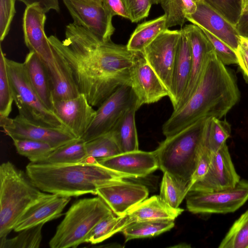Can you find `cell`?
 Wrapping results in <instances>:
<instances>
[{
    "label": "cell",
    "instance_id": "cell-5",
    "mask_svg": "<svg viewBox=\"0 0 248 248\" xmlns=\"http://www.w3.org/2000/svg\"><path fill=\"white\" fill-rule=\"evenodd\" d=\"M27 174L10 161L0 166V240L7 237L19 219L46 195Z\"/></svg>",
    "mask_w": 248,
    "mask_h": 248
},
{
    "label": "cell",
    "instance_id": "cell-48",
    "mask_svg": "<svg viewBox=\"0 0 248 248\" xmlns=\"http://www.w3.org/2000/svg\"><path fill=\"white\" fill-rule=\"evenodd\" d=\"M240 44L248 47V39L240 37Z\"/></svg>",
    "mask_w": 248,
    "mask_h": 248
},
{
    "label": "cell",
    "instance_id": "cell-23",
    "mask_svg": "<svg viewBox=\"0 0 248 248\" xmlns=\"http://www.w3.org/2000/svg\"><path fill=\"white\" fill-rule=\"evenodd\" d=\"M29 81L44 105L52 111V89L46 66L34 52L30 51L23 62Z\"/></svg>",
    "mask_w": 248,
    "mask_h": 248
},
{
    "label": "cell",
    "instance_id": "cell-8",
    "mask_svg": "<svg viewBox=\"0 0 248 248\" xmlns=\"http://www.w3.org/2000/svg\"><path fill=\"white\" fill-rule=\"evenodd\" d=\"M6 63L14 101L19 115L37 125L68 130L40 100L29 81L24 63L6 57Z\"/></svg>",
    "mask_w": 248,
    "mask_h": 248
},
{
    "label": "cell",
    "instance_id": "cell-22",
    "mask_svg": "<svg viewBox=\"0 0 248 248\" xmlns=\"http://www.w3.org/2000/svg\"><path fill=\"white\" fill-rule=\"evenodd\" d=\"M181 30L174 66L171 89L169 98L173 110L178 106L187 87L190 76L192 55L188 38Z\"/></svg>",
    "mask_w": 248,
    "mask_h": 248
},
{
    "label": "cell",
    "instance_id": "cell-9",
    "mask_svg": "<svg viewBox=\"0 0 248 248\" xmlns=\"http://www.w3.org/2000/svg\"><path fill=\"white\" fill-rule=\"evenodd\" d=\"M186 207L194 214H227L238 210L248 200V181L242 179L233 188L212 192L189 190Z\"/></svg>",
    "mask_w": 248,
    "mask_h": 248
},
{
    "label": "cell",
    "instance_id": "cell-37",
    "mask_svg": "<svg viewBox=\"0 0 248 248\" xmlns=\"http://www.w3.org/2000/svg\"><path fill=\"white\" fill-rule=\"evenodd\" d=\"M234 26L243 11V0H203Z\"/></svg>",
    "mask_w": 248,
    "mask_h": 248
},
{
    "label": "cell",
    "instance_id": "cell-40",
    "mask_svg": "<svg viewBox=\"0 0 248 248\" xmlns=\"http://www.w3.org/2000/svg\"><path fill=\"white\" fill-rule=\"evenodd\" d=\"M131 22L137 23L147 17L152 0H121Z\"/></svg>",
    "mask_w": 248,
    "mask_h": 248
},
{
    "label": "cell",
    "instance_id": "cell-13",
    "mask_svg": "<svg viewBox=\"0 0 248 248\" xmlns=\"http://www.w3.org/2000/svg\"><path fill=\"white\" fill-rule=\"evenodd\" d=\"M74 23L89 30L105 41L111 40L115 31L111 16L103 3L89 0H62Z\"/></svg>",
    "mask_w": 248,
    "mask_h": 248
},
{
    "label": "cell",
    "instance_id": "cell-25",
    "mask_svg": "<svg viewBox=\"0 0 248 248\" xmlns=\"http://www.w3.org/2000/svg\"><path fill=\"white\" fill-rule=\"evenodd\" d=\"M184 211L173 208L165 202L159 195L146 199L127 212L133 220L168 219L174 220Z\"/></svg>",
    "mask_w": 248,
    "mask_h": 248
},
{
    "label": "cell",
    "instance_id": "cell-6",
    "mask_svg": "<svg viewBox=\"0 0 248 248\" xmlns=\"http://www.w3.org/2000/svg\"><path fill=\"white\" fill-rule=\"evenodd\" d=\"M46 12L38 4L26 7L23 17L24 41L30 51L35 52L48 70L52 87L63 89L72 82V72L64 59L54 49L45 34Z\"/></svg>",
    "mask_w": 248,
    "mask_h": 248
},
{
    "label": "cell",
    "instance_id": "cell-26",
    "mask_svg": "<svg viewBox=\"0 0 248 248\" xmlns=\"http://www.w3.org/2000/svg\"><path fill=\"white\" fill-rule=\"evenodd\" d=\"M167 29L165 15L139 24L132 33L127 48L132 51L142 52L160 33Z\"/></svg>",
    "mask_w": 248,
    "mask_h": 248
},
{
    "label": "cell",
    "instance_id": "cell-29",
    "mask_svg": "<svg viewBox=\"0 0 248 248\" xmlns=\"http://www.w3.org/2000/svg\"><path fill=\"white\" fill-rule=\"evenodd\" d=\"M134 221L127 213L117 216L114 213L97 223L88 234L85 243L96 244L121 232L129 223Z\"/></svg>",
    "mask_w": 248,
    "mask_h": 248
},
{
    "label": "cell",
    "instance_id": "cell-36",
    "mask_svg": "<svg viewBox=\"0 0 248 248\" xmlns=\"http://www.w3.org/2000/svg\"><path fill=\"white\" fill-rule=\"evenodd\" d=\"M14 98L6 63V57L0 48V118L8 117Z\"/></svg>",
    "mask_w": 248,
    "mask_h": 248
},
{
    "label": "cell",
    "instance_id": "cell-12",
    "mask_svg": "<svg viewBox=\"0 0 248 248\" xmlns=\"http://www.w3.org/2000/svg\"><path fill=\"white\" fill-rule=\"evenodd\" d=\"M0 125L12 139H22L48 143L55 148L76 139L69 130L41 126L32 123L20 115L13 119L0 118Z\"/></svg>",
    "mask_w": 248,
    "mask_h": 248
},
{
    "label": "cell",
    "instance_id": "cell-42",
    "mask_svg": "<svg viewBox=\"0 0 248 248\" xmlns=\"http://www.w3.org/2000/svg\"><path fill=\"white\" fill-rule=\"evenodd\" d=\"M211 159V154L204 146L200 156L196 168L191 178L192 186L202 180L207 173Z\"/></svg>",
    "mask_w": 248,
    "mask_h": 248
},
{
    "label": "cell",
    "instance_id": "cell-20",
    "mask_svg": "<svg viewBox=\"0 0 248 248\" xmlns=\"http://www.w3.org/2000/svg\"><path fill=\"white\" fill-rule=\"evenodd\" d=\"M196 3V11L186 15L187 20L206 30L236 51L240 45V37L235 26L203 0Z\"/></svg>",
    "mask_w": 248,
    "mask_h": 248
},
{
    "label": "cell",
    "instance_id": "cell-38",
    "mask_svg": "<svg viewBox=\"0 0 248 248\" xmlns=\"http://www.w3.org/2000/svg\"><path fill=\"white\" fill-rule=\"evenodd\" d=\"M159 3L166 17V28L183 27L187 21L183 0H160Z\"/></svg>",
    "mask_w": 248,
    "mask_h": 248
},
{
    "label": "cell",
    "instance_id": "cell-24",
    "mask_svg": "<svg viewBox=\"0 0 248 248\" xmlns=\"http://www.w3.org/2000/svg\"><path fill=\"white\" fill-rule=\"evenodd\" d=\"M140 108L137 103L126 109L109 132L122 153L139 150L135 113Z\"/></svg>",
    "mask_w": 248,
    "mask_h": 248
},
{
    "label": "cell",
    "instance_id": "cell-51",
    "mask_svg": "<svg viewBox=\"0 0 248 248\" xmlns=\"http://www.w3.org/2000/svg\"><path fill=\"white\" fill-rule=\"evenodd\" d=\"M243 1H244V3H245L246 2L248 1V0H243Z\"/></svg>",
    "mask_w": 248,
    "mask_h": 248
},
{
    "label": "cell",
    "instance_id": "cell-14",
    "mask_svg": "<svg viewBox=\"0 0 248 248\" xmlns=\"http://www.w3.org/2000/svg\"><path fill=\"white\" fill-rule=\"evenodd\" d=\"M240 180L225 143L217 152L211 154L207 173L190 190L212 192L229 189L234 187Z\"/></svg>",
    "mask_w": 248,
    "mask_h": 248
},
{
    "label": "cell",
    "instance_id": "cell-47",
    "mask_svg": "<svg viewBox=\"0 0 248 248\" xmlns=\"http://www.w3.org/2000/svg\"><path fill=\"white\" fill-rule=\"evenodd\" d=\"M186 15L194 14L197 10L196 3L193 0H183Z\"/></svg>",
    "mask_w": 248,
    "mask_h": 248
},
{
    "label": "cell",
    "instance_id": "cell-1",
    "mask_svg": "<svg viewBox=\"0 0 248 248\" xmlns=\"http://www.w3.org/2000/svg\"><path fill=\"white\" fill-rule=\"evenodd\" d=\"M54 49L64 59L81 93L98 107L120 87L130 85L131 72L138 52L111 40L105 41L74 22L66 26L65 39L48 37Z\"/></svg>",
    "mask_w": 248,
    "mask_h": 248
},
{
    "label": "cell",
    "instance_id": "cell-30",
    "mask_svg": "<svg viewBox=\"0 0 248 248\" xmlns=\"http://www.w3.org/2000/svg\"><path fill=\"white\" fill-rule=\"evenodd\" d=\"M159 196L168 204L177 208L192 186L191 181L176 178L170 173L163 172Z\"/></svg>",
    "mask_w": 248,
    "mask_h": 248
},
{
    "label": "cell",
    "instance_id": "cell-31",
    "mask_svg": "<svg viewBox=\"0 0 248 248\" xmlns=\"http://www.w3.org/2000/svg\"><path fill=\"white\" fill-rule=\"evenodd\" d=\"M231 132V125L227 121L209 117L205 133L204 147L211 154L217 152L226 143Z\"/></svg>",
    "mask_w": 248,
    "mask_h": 248
},
{
    "label": "cell",
    "instance_id": "cell-16",
    "mask_svg": "<svg viewBox=\"0 0 248 248\" xmlns=\"http://www.w3.org/2000/svg\"><path fill=\"white\" fill-rule=\"evenodd\" d=\"M130 85L140 107L170 96L168 90L140 52H138L135 59L131 72Z\"/></svg>",
    "mask_w": 248,
    "mask_h": 248
},
{
    "label": "cell",
    "instance_id": "cell-32",
    "mask_svg": "<svg viewBox=\"0 0 248 248\" xmlns=\"http://www.w3.org/2000/svg\"><path fill=\"white\" fill-rule=\"evenodd\" d=\"M219 248H248V209L236 220Z\"/></svg>",
    "mask_w": 248,
    "mask_h": 248
},
{
    "label": "cell",
    "instance_id": "cell-17",
    "mask_svg": "<svg viewBox=\"0 0 248 248\" xmlns=\"http://www.w3.org/2000/svg\"><path fill=\"white\" fill-rule=\"evenodd\" d=\"M148 194V189L145 186L123 179L99 188L96 193L117 216L126 214L147 199Z\"/></svg>",
    "mask_w": 248,
    "mask_h": 248
},
{
    "label": "cell",
    "instance_id": "cell-33",
    "mask_svg": "<svg viewBox=\"0 0 248 248\" xmlns=\"http://www.w3.org/2000/svg\"><path fill=\"white\" fill-rule=\"evenodd\" d=\"M12 140L17 152L32 163L41 161L56 149L45 142L22 139Z\"/></svg>",
    "mask_w": 248,
    "mask_h": 248
},
{
    "label": "cell",
    "instance_id": "cell-49",
    "mask_svg": "<svg viewBox=\"0 0 248 248\" xmlns=\"http://www.w3.org/2000/svg\"><path fill=\"white\" fill-rule=\"evenodd\" d=\"M243 11L248 12V1L244 3L243 7Z\"/></svg>",
    "mask_w": 248,
    "mask_h": 248
},
{
    "label": "cell",
    "instance_id": "cell-43",
    "mask_svg": "<svg viewBox=\"0 0 248 248\" xmlns=\"http://www.w3.org/2000/svg\"><path fill=\"white\" fill-rule=\"evenodd\" d=\"M103 5L111 16H121L128 19V16L121 0H102Z\"/></svg>",
    "mask_w": 248,
    "mask_h": 248
},
{
    "label": "cell",
    "instance_id": "cell-44",
    "mask_svg": "<svg viewBox=\"0 0 248 248\" xmlns=\"http://www.w3.org/2000/svg\"><path fill=\"white\" fill-rule=\"evenodd\" d=\"M23 2L26 6L34 4L40 5L47 13L50 10L59 12L60 9L58 0H18Z\"/></svg>",
    "mask_w": 248,
    "mask_h": 248
},
{
    "label": "cell",
    "instance_id": "cell-4",
    "mask_svg": "<svg viewBox=\"0 0 248 248\" xmlns=\"http://www.w3.org/2000/svg\"><path fill=\"white\" fill-rule=\"evenodd\" d=\"M209 117L202 118L161 142L155 150L159 168L179 179L191 181L202 149Z\"/></svg>",
    "mask_w": 248,
    "mask_h": 248
},
{
    "label": "cell",
    "instance_id": "cell-2",
    "mask_svg": "<svg viewBox=\"0 0 248 248\" xmlns=\"http://www.w3.org/2000/svg\"><path fill=\"white\" fill-rule=\"evenodd\" d=\"M239 98L234 77L213 51L197 89L181 108L173 111L163 125V133L166 137H170L205 117L220 119Z\"/></svg>",
    "mask_w": 248,
    "mask_h": 248
},
{
    "label": "cell",
    "instance_id": "cell-52",
    "mask_svg": "<svg viewBox=\"0 0 248 248\" xmlns=\"http://www.w3.org/2000/svg\"><path fill=\"white\" fill-rule=\"evenodd\" d=\"M195 2H197V1H199L200 0H193Z\"/></svg>",
    "mask_w": 248,
    "mask_h": 248
},
{
    "label": "cell",
    "instance_id": "cell-50",
    "mask_svg": "<svg viewBox=\"0 0 248 248\" xmlns=\"http://www.w3.org/2000/svg\"><path fill=\"white\" fill-rule=\"evenodd\" d=\"M97 3H103L102 0H89Z\"/></svg>",
    "mask_w": 248,
    "mask_h": 248
},
{
    "label": "cell",
    "instance_id": "cell-34",
    "mask_svg": "<svg viewBox=\"0 0 248 248\" xmlns=\"http://www.w3.org/2000/svg\"><path fill=\"white\" fill-rule=\"evenodd\" d=\"M44 224L19 232L14 237L0 240V248H38L42 239V228Z\"/></svg>",
    "mask_w": 248,
    "mask_h": 248
},
{
    "label": "cell",
    "instance_id": "cell-27",
    "mask_svg": "<svg viewBox=\"0 0 248 248\" xmlns=\"http://www.w3.org/2000/svg\"><path fill=\"white\" fill-rule=\"evenodd\" d=\"M96 159L88 157L85 141L82 138L76 140L55 149L40 163L64 165L79 163Z\"/></svg>",
    "mask_w": 248,
    "mask_h": 248
},
{
    "label": "cell",
    "instance_id": "cell-11",
    "mask_svg": "<svg viewBox=\"0 0 248 248\" xmlns=\"http://www.w3.org/2000/svg\"><path fill=\"white\" fill-rule=\"evenodd\" d=\"M181 30L167 29L142 51L147 63L170 94L173 72ZM169 96V97H170Z\"/></svg>",
    "mask_w": 248,
    "mask_h": 248
},
{
    "label": "cell",
    "instance_id": "cell-45",
    "mask_svg": "<svg viewBox=\"0 0 248 248\" xmlns=\"http://www.w3.org/2000/svg\"><path fill=\"white\" fill-rule=\"evenodd\" d=\"M236 53L238 64L245 78L248 79V47L240 44Z\"/></svg>",
    "mask_w": 248,
    "mask_h": 248
},
{
    "label": "cell",
    "instance_id": "cell-10",
    "mask_svg": "<svg viewBox=\"0 0 248 248\" xmlns=\"http://www.w3.org/2000/svg\"><path fill=\"white\" fill-rule=\"evenodd\" d=\"M137 103V97L130 85L120 87L98 107L82 139L87 142L109 132L125 110Z\"/></svg>",
    "mask_w": 248,
    "mask_h": 248
},
{
    "label": "cell",
    "instance_id": "cell-46",
    "mask_svg": "<svg viewBox=\"0 0 248 248\" xmlns=\"http://www.w3.org/2000/svg\"><path fill=\"white\" fill-rule=\"evenodd\" d=\"M235 27L240 37L248 39V12L243 11Z\"/></svg>",
    "mask_w": 248,
    "mask_h": 248
},
{
    "label": "cell",
    "instance_id": "cell-7",
    "mask_svg": "<svg viewBox=\"0 0 248 248\" xmlns=\"http://www.w3.org/2000/svg\"><path fill=\"white\" fill-rule=\"evenodd\" d=\"M113 213L99 196L80 199L65 214L49 242L51 248H75L85 243L88 234L102 219Z\"/></svg>",
    "mask_w": 248,
    "mask_h": 248
},
{
    "label": "cell",
    "instance_id": "cell-39",
    "mask_svg": "<svg viewBox=\"0 0 248 248\" xmlns=\"http://www.w3.org/2000/svg\"><path fill=\"white\" fill-rule=\"evenodd\" d=\"M200 28L211 42L217 57L223 64H238L235 50L206 30Z\"/></svg>",
    "mask_w": 248,
    "mask_h": 248
},
{
    "label": "cell",
    "instance_id": "cell-28",
    "mask_svg": "<svg viewBox=\"0 0 248 248\" xmlns=\"http://www.w3.org/2000/svg\"><path fill=\"white\" fill-rule=\"evenodd\" d=\"M174 220L168 219L134 220L121 232L126 242L133 239L154 237L172 229L174 226Z\"/></svg>",
    "mask_w": 248,
    "mask_h": 248
},
{
    "label": "cell",
    "instance_id": "cell-15",
    "mask_svg": "<svg viewBox=\"0 0 248 248\" xmlns=\"http://www.w3.org/2000/svg\"><path fill=\"white\" fill-rule=\"evenodd\" d=\"M181 29L190 45L191 69L187 87L173 111L181 108L195 92L200 82L206 62L211 54L214 51L211 42L199 26L190 24L186 25Z\"/></svg>",
    "mask_w": 248,
    "mask_h": 248
},
{
    "label": "cell",
    "instance_id": "cell-3",
    "mask_svg": "<svg viewBox=\"0 0 248 248\" xmlns=\"http://www.w3.org/2000/svg\"><path fill=\"white\" fill-rule=\"evenodd\" d=\"M26 173L41 191L62 196L96 195L97 189L113 182L131 178L100 164L97 159L64 165L30 162Z\"/></svg>",
    "mask_w": 248,
    "mask_h": 248
},
{
    "label": "cell",
    "instance_id": "cell-21",
    "mask_svg": "<svg viewBox=\"0 0 248 248\" xmlns=\"http://www.w3.org/2000/svg\"><path fill=\"white\" fill-rule=\"evenodd\" d=\"M71 197L46 193L23 214L14 230L19 232L60 217Z\"/></svg>",
    "mask_w": 248,
    "mask_h": 248
},
{
    "label": "cell",
    "instance_id": "cell-19",
    "mask_svg": "<svg viewBox=\"0 0 248 248\" xmlns=\"http://www.w3.org/2000/svg\"><path fill=\"white\" fill-rule=\"evenodd\" d=\"M97 160L101 165L127 175L131 178L144 177L159 168L155 151L145 152L138 150Z\"/></svg>",
    "mask_w": 248,
    "mask_h": 248
},
{
    "label": "cell",
    "instance_id": "cell-18",
    "mask_svg": "<svg viewBox=\"0 0 248 248\" xmlns=\"http://www.w3.org/2000/svg\"><path fill=\"white\" fill-rule=\"evenodd\" d=\"M52 111L77 138H82L96 113L81 93L74 98L53 101Z\"/></svg>",
    "mask_w": 248,
    "mask_h": 248
},
{
    "label": "cell",
    "instance_id": "cell-41",
    "mask_svg": "<svg viewBox=\"0 0 248 248\" xmlns=\"http://www.w3.org/2000/svg\"><path fill=\"white\" fill-rule=\"evenodd\" d=\"M16 0H0V40L2 41L8 34L16 14Z\"/></svg>",
    "mask_w": 248,
    "mask_h": 248
},
{
    "label": "cell",
    "instance_id": "cell-35",
    "mask_svg": "<svg viewBox=\"0 0 248 248\" xmlns=\"http://www.w3.org/2000/svg\"><path fill=\"white\" fill-rule=\"evenodd\" d=\"M85 148L88 157L96 159L122 153L110 132L85 142Z\"/></svg>",
    "mask_w": 248,
    "mask_h": 248
}]
</instances>
